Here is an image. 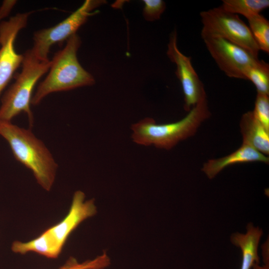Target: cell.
Returning <instances> with one entry per match:
<instances>
[{"instance_id":"cell-1","label":"cell","mask_w":269,"mask_h":269,"mask_svg":"<svg viewBox=\"0 0 269 269\" xmlns=\"http://www.w3.org/2000/svg\"><path fill=\"white\" fill-rule=\"evenodd\" d=\"M0 135L8 142L16 160L31 171L42 188L50 191L58 164L44 142L30 128H21L11 121L0 120Z\"/></svg>"},{"instance_id":"cell-2","label":"cell","mask_w":269,"mask_h":269,"mask_svg":"<svg viewBox=\"0 0 269 269\" xmlns=\"http://www.w3.org/2000/svg\"><path fill=\"white\" fill-rule=\"evenodd\" d=\"M210 112L207 96L191 108L188 114L176 122L157 124L151 118H144L133 124L132 138L138 144L169 150L180 141L194 135Z\"/></svg>"},{"instance_id":"cell-3","label":"cell","mask_w":269,"mask_h":269,"mask_svg":"<svg viewBox=\"0 0 269 269\" xmlns=\"http://www.w3.org/2000/svg\"><path fill=\"white\" fill-rule=\"evenodd\" d=\"M81 44V39L76 33L67 40L63 49L54 54L50 60L48 74L32 96L31 104H39L53 92L91 86L95 83L93 76L83 68L78 60L77 53Z\"/></svg>"},{"instance_id":"cell-4","label":"cell","mask_w":269,"mask_h":269,"mask_svg":"<svg viewBox=\"0 0 269 269\" xmlns=\"http://www.w3.org/2000/svg\"><path fill=\"white\" fill-rule=\"evenodd\" d=\"M51 61L37 58L31 49L23 54L21 71L16 75L14 82L1 99L0 120L11 121L23 112L26 114L31 127L33 115L30 108L34 88L39 79L50 68Z\"/></svg>"},{"instance_id":"cell-5","label":"cell","mask_w":269,"mask_h":269,"mask_svg":"<svg viewBox=\"0 0 269 269\" xmlns=\"http://www.w3.org/2000/svg\"><path fill=\"white\" fill-rule=\"evenodd\" d=\"M202 38H222L248 50L258 58L260 49L248 25L239 17L220 6L200 13Z\"/></svg>"},{"instance_id":"cell-6","label":"cell","mask_w":269,"mask_h":269,"mask_svg":"<svg viewBox=\"0 0 269 269\" xmlns=\"http://www.w3.org/2000/svg\"><path fill=\"white\" fill-rule=\"evenodd\" d=\"M102 0H86L74 12L53 26L36 31L33 34V45L31 49L34 55L42 61H48L51 47L56 43L67 40L76 33L88 18L96 12L92 11L105 3Z\"/></svg>"},{"instance_id":"cell-7","label":"cell","mask_w":269,"mask_h":269,"mask_svg":"<svg viewBox=\"0 0 269 269\" xmlns=\"http://www.w3.org/2000/svg\"><path fill=\"white\" fill-rule=\"evenodd\" d=\"M32 12L17 13L0 22V96L22 63L23 54L16 52L14 42Z\"/></svg>"},{"instance_id":"cell-8","label":"cell","mask_w":269,"mask_h":269,"mask_svg":"<svg viewBox=\"0 0 269 269\" xmlns=\"http://www.w3.org/2000/svg\"><path fill=\"white\" fill-rule=\"evenodd\" d=\"M203 40L218 67L229 77L246 80L247 69L259 59L245 48L227 40L216 38Z\"/></svg>"},{"instance_id":"cell-9","label":"cell","mask_w":269,"mask_h":269,"mask_svg":"<svg viewBox=\"0 0 269 269\" xmlns=\"http://www.w3.org/2000/svg\"><path fill=\"white\" fill-rule=\"evenodd\" d=\"M166 54L170 61L176 66L175 74L181 84L184 97V109L189 112L207 96L204 85L192 66L191 58L184 55L177 47L175 30L170 34Z\"/></svg>"},{"instance_id":"cell-10","label":"cell","mask_w":269,"mask_h":269,"mask_svg":"<svg viewBox=\"0 0 269 269\" xmlns=\"http://www.w3.org/2000/svg\"><path fill=\"white\" fill-rule=\"evenodd\" d=\"M84 193L76 191L73 196L72 203L66 217L56 225L45 231L53 243L62 250L71 233L83 221L97 213V207L94 199L85 200Z\"/></svg>"},{"instance_id":"cell-11","label":"cell","mask_w":269,"mask_h":269,"mask_svg":"<svg viewBox=\"0 0 269 269\" xmlns=\"http://www.w3.org/2000/svg\"><path fill=\"white\" fill-rule=\"evenodd\" d=\"M257 161L268 163L269 158L251 145L242 143L238 149L231 154L221 158L209 160L203 164L202 170L209 179H212L223 169L231 165Z\"/></svg>"},{"instance_id":"cell-12","label":"cell","mask_w":269,"mask_h":269,"mask_svg":"<svg viewBox=\"0 0 269 269\" xmlns=\"http://www.w3.org/2000/svg\"><path fill=\"white\" fill-rule=\"evenodd\" d=\"M263 233L262 229L250 223L245 234L237 232L231 235V243L242 252L241 269H252L255 265L259 264L258 247Z\"/></svg>"},{"instance_id":"cell-13","label":"cell","mask_w":269,"mask_h":269,"mask_svg":"<svg viewBox=\"0 0 269 269\" xmlns=\"http://www.w3.org/2000/svg\"><path fill=\"white\" fill-rule=\"evenodd\" d=\"M240 127L243 142L248 144L262 154H269V131L255 118L252 111L244 114Z\"/></svg>"},{"instance_id":"cell-14","label":"cell","mask_w":269,"mask_h":269,"mask_svg":"<svg viewBox=\"0 0 269 269\" xmlns=\"http://www.w3.org/2000/svg\"><path fill=\"white\" fill-rule=\"evenodd\" d=\"M11 249L13 252L20 255L35 252L52 259L57 258L62 251L56 247L45 231L37 238L27 242H13Z\"/></svg>"},{"instance_id":"cell-15","label":"cell","mask_w":269,"mask_h":269,"mask_svg":"<svg viewBox=\"0 0 269 269\" xmlns=\"http://www.w3.org/2000/svg\"><path fill=\"white\" fill-rule=\"evenodd\" d=\"M223 9L237 15L241 14L247 19L260 14L269 6L268 0H223L220 6Z\"/></svg>"},{"instance_id":"cell-16","label":"cell","mask_w":269,"mask_h":269,"mask_svg":"<svg viewBox=\"0 0 269 269\" xmlns=\"http://www.w3.org/2000/svg\"><path fill=\"white\" fill-rule=\"evenodd\" d=\"M245 79L251 81L256 88L257 93L269 95V65L263 60L258 59L249 67Z\"/></svg>"},{"instance_id":"cell-17","label":"cell","mask_w":269,"mask_h":269,"mask_svg":"<svg viewBox=\"0 0 269 269\" xmlns=\"http://www.w3.org/2000/svg\"><path fill=\"white\" fill-rule=\"evenodd\" d=\"M249 27L260 50L269 53V21L261 14L248 19Z\"/></svg>"},{"instance_id":"cell-18","label":"cell","mask_w":269,"mask_h":269,"mask_svg":"<svg viewBox=\"0 0 269 269\" xmlns=\"http://www.w3.org/2000/svg\"><path fill=\"white\" fill-rule=\"evenodd\" d=\"M111 260L109 256L104 252L101 255L82 263L79 262L75 258L70 257L59 269H88L94 268L106 269L110 266Z\"/></svg>"},{"instance_id":"cell-19","label":"cell","mask_w":269,"mask_h":269,"mask_svg":"<svg viewBox=\"0 0 269 269\" xmlns=\"http://www.w3.org/2000/svg\"><path fill=\"white\" fill-rule=\"evenodd\" d=\"M252 112L258 122L269 131V95L257 93L254 109Z\"/></svg>"},{"instance_id":"cell-20","label":"cell","mask_w":269,"mask_h":269,"mask_svg":"<svg viewBox=\"0 0 269 269\" xmlns=\"http://www.w3.org/2000/svg\"><path fill=\"white\" fill-rule=\"evenodd\" d=\"M143 2V16L149 21L159 19L166 8L165 3L162 0H144Z\"/></svg>"},{"instance_id":"cell-21","label":"cell","mask_w":269,"mask_h":269,"mask_svg":"<svg viewBox=\"0 0 269 269\" xmlns=\"http://www.w3.org/2000/svg\"><path fill=\"white\" fill-rule=\"evenodd\" d=\"M16 2V0L3 1L0 7V22L9 14Z\"/></svg>"},{"instance_id":"cell-22","label":"cell","mask_w":269,"mask_h":269,"mask_svg":"<svg viewBox=\"0 0 269 269\" xmlns=\"http://www.w3.org/2000/svg\"><path fill=\"white\" fill-rule=\"evenodd\" d=\"M263 260L265 265H269V242H265L262 247Z\"/></svg>"},{"instance_id":"cell-23","label":"cell","mask_w":269,"mask_h":269,"mask_svg":"<svg viewBox=\"0 0 269 269\" xmlns=\"http://www.w3.org/2000/svg\"><path fill=\"white\" fill-rule=\"evenodd\" d=\"M252 269H269V265L260 266L259 264L255 265Z\"/></svg>"},{"instance_id":"cell-24","label":"cell","mask_w":269,"mask_h":269,"mask_svg":"<svg viewBox=\"0 0 269 269\" xmlns=\"http://www.w3.org/2000/svg\"><path fill=\"white\" fill-rule=\"evenodd\" d=\"M88 269H105L101 268H90Z\"/></svg>"}]
</instances>
